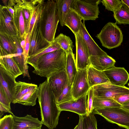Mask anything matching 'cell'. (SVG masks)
Wrapping results in <instances>:
<instances>
[{
    "mask_svg": "<svg viewBox=\"0 0 129 129\" xmlns=\"http://www.w3.org/2000/svg\"><path fill=\"white\" fill-rule=\"evenodd\" d=\"M38 98L41 110V121L49 129H53L58 125L61 112L55 96L47 79L40 84Z\"/></svg>",
    "mask_w": 129,
    "mask_h": 129,
    "instance_id": "obj_1",
    "label": "cell"
},
{
    "mask_svg": "<svg viewBox=\"0 0 129 129\" xmlns=\"http://www.w3.org/2000/svg\"><path fill=\"white\" fill-rule=\"evenodd\" d=\"M66 59L67 54L61 49L47 53L39 58L33 72L47 78L65 68Z\"/></svg>",
    "mask_w": 129,
    "mask_h": 129,
    "instance_id": "obj_2",
    "label": "cell"
},
{
    "mask_svg": "<svg viewBox=\"0 0 129 129\" xmlns=\"http://www.w3.org/2000/svg\"><path fill=\"white\" fill-rule=\"evenodd\" d=\"M40 21L43 35L49 42L52 43L55 39L59 22L55 0H48L45 2Z\"/></svg>",
    "mask_w": 129,
    "mask_h": 129,
    "instance_id": "obj_3",
    "label": "cell"
},
{
    "mask_svg": "<svg viewBox=\"0 0 129 129\" xmlns=\"http://www.w3.org/2000/svg\"><path fill=\"white\" fill-rule=\"evenodd\" d=\"M96 37L99 40L103 46L110 49L121 45L123 36L121 30L116 23L109 22Z\"/></svg>",
    "mask_w": 129,
    "mask_h": 129,
    "instance_id": "obj_4",
    "label": "cell"
},
{
    "mask_svg": "<svg viewBox=\"0 0 129 129\" xmlns=\"http://www.w3.org/2000/svg\"><path fill=\"white\" fill-rule=\"evenodd\" d=\"M92 112L100 115L109 122L129 129V111L121 107L94 109Z\"/></svg>",
    "mask_w": 129,
    "mask_h": 129,
    "instance_id": "obj_5",
    "label": "cell"
},
{
    "mask_svg": "<svg viewBox=\"0 0 129 129\" xmlns=\"http://www.w3.org/2000/svg\"><path fill=\"white\" fill-rule=\"evenodd\" d=\"M100 0H74L72 8L84 21L95 20L98 18Z\"/></svg>",
    "mask_w": 129,
    "mask_h": 129,
    "instance_id": "obj_6",
    "label": "cell"
},
{
    "mask_svg": "<svg viewBox=\"0 0 129 129\" xmlns=\"http://www.w3.org/2000/svg\"><path fill=\"white\" fill-rule=\"evenodd\" d=\"M40 17L36 22L31 33L29 56L44 49L51 43L43 35L40 24Z\"/></svg>",
    "mask_w": 129,
    "mask_h": 129,
    "instance_id": "obj_7",
    "label": "cell"
},
{
    "mask_svg": "<svg viewBox=\"0 0 129 129\" xmlns=\"http://www.w3.org/2000/svg\"><path fill=\"white\" fill-rule=\"evenodd\" d=\"M93 87L94 96L103 98L113 99L115 97L129 94V88L105 83Z\"/></svg>",
    "mask_w": 129,
    "mask_h": 129,
    "instance_id": "obj_8",
    "label": "cell"
},
{
    "mask_svg": "<svg viewBox=\"0 0 129 129\" xmlns=\"http://www.w3.org/2000/svg\"><path fill=\"white\" fill-rule=\"evenodd\" d=\"M76 39V56L75 60L77 69H83L90 66V57L86 43L79 34L75 35Z\"/></svg>",
    "mask_w": 129,
    "mask_h": 129,
    "instance_id": "obj_9",
    "label": "cell"
},
{
    "mask_svg": "<svg viewBox=\"0 0 129 129\" xmlns=\"http://www.w3.org/2000/svg\"><path fill=\"white\" fill-rule=\"evenodd\" d=\"M90 88L87 77V68L78 70L72 85L73 99H77L83 96Z\"/></svg>",
    "mask_w": 129,
    "mask_h": 129,
    "instance_id": "obj_10",
    "label": "cell"
},
{
    "mask_svg": "<svg viewBox=\"0 0 129 129\" xmlns=\"http://www.w3.org/2000/svg\"><path fill=\"white\" fill-rule=\"evenodd\" d=\"M0 33L19 37L14 19L6 7L1 5H0Z\"/></svg>",
    "mask_w": 129,
    "mask_h": 129,
    "instance_id": "obj_11",
    "label": "cell"
},
{
    "mask_svg": "<svg viewBox=\"0 0 129 129\" xmlns=\"http://www.w3.org/2000/svg\"><path fill=\"white\" fill-rule=\"evenodd\" d=\"M87 93L77 99H73L67 102L58 104L61 111H66L73 112L79 115H87L86 98Z\"/></svg>",
    "mask_w": 129,
    "mask_h": 129,
    "instance_id": "obj_12",
    "label": "cell"
},
{
    "mask_svg": "<svg viewBox=\"0 0 129 129\" xmlns=\"http://www.w3.org/2000/svg\"><path fill=\"white\" fill-rule=\"evenodd\" d=\"M15 79L0 66V87L11 103H12L14 100Z\"/></svg>",
    "mask_w": 129,
    "mask_h": 129,
    "instance_id": "obj_13",
    "label": "cell"
},
{
    "mask_svg": "<svg viewBox=\"0 0 129 129\" xmlns=\"http://www.w3.org/2000/svg\"><path fill=\"white\" fill-rule=\"evenodd\" d=\"M68 80L65 68L47 78L56 101L61 94Z\"/></svg>",
    "mask_w": 129,
    "mask_h": 129,
    "instance_id": "obj_14",
    "label": "cell"
},
{
    "mask_svg": "<svg viewBox=\"0 0 129 129\" xmlns=\"http://www.w3.org/2000/svg\"><path fill=\"white\" fill-rule=\"evenodd\" d=\"M112 84L124 87L129 79V74L123 67L114 66L107 70L103 71Z\"/></svg>",
    "mask_w": 129,
    "mask_h": 129,
    "instance_id": "obj_15",
    "label": "cell"
},
{
    "mask_svg": "<svg viewBox=\"0 0 129 129\" xmlns=\"http://www.w3.org/2000/svg\"><path fill=\"white\" fill-rule=\"evenodd\" d=\"M79 33L82 37L87 46L90 56L108 55L97 45L89 34L85 27L84 21L81 23Z\"/></svg>",
    "mask_w": 129,
    "mask_h": 129,
    "instance_id": "obj_16",
    "label": "cell"
},
{
    "mask_svg": "<svg viewBox=\"0 0 129 129\" xmlns=\"http://www.w3.org/2000/svg\"><path fill=\"white\" fill-rule=\"evenodd\" d=\"M13 116L14 120L13 129H36L41 128L43 124L38 118L30 115H27L23 117L14 115Z\"/></svg>",
    "mask_w": 129,
    "mask_h": 129,
    "instance_id": "obj_17",
    "label": "cell"
},
{
    "mask_svg": "<svg viewBox=\"0 0 129 129\" xmlns=\"http://www.w3.org/2000/svg\"><path fill=\"white\" fill-rule=\"evenodd\" d=\"M90 66L101 71L109 69L114 66L115 59L108 55L91 56L89 58Z\"/></svg>",
    "mask_w": 129,
    "mask_h": 129,
    "instance_id": "obj_18",
    "label": "cell"
},
{
    "mask_svg": "<svg viewBox=\"0 0 129 129\" xmlns=\"http://www.w3.org/2000/svg\"><path fill=\"white\" fill-rule=\"evenodd\" d=\"M87 77L90 87L105 83H110L103 71L98 70L91 66L87 68Z\"/></svg>",
    "mask_w": 129,
    "mask_h": 129,
    "instance_id": "obj_19",
    "label": "cell"
},
{
    "mask_svg": "<svg viewBox=\"0 0 129 129\" xmlns=\"http://www.w3.org/2000/svg\"><path fill=\"white\" fill-rule=\"evenodd\" d=\"M82 20L81 17L72 8L65 18L64 26L68 27L75 35L79 33Z\"/></svg>",
    "mask_w": 129,
    "mask_h": 129,
    "instance_id": "obj_20",
    "label": "cell"
},
{
    "mask_svg": "<svg viewBox=\"0 0 129 129\" xmlns=\"http://www.w3.org/2000/svg\"><path fill=\"white\" fill-rule=\"evenodd\" d=\"M9 54L0 56V66L16 79L19 76L23 74V73L13 58Z\"/></svg>",
    "mask_w": 129,
    "mask_h": 129,
    "instance_id": "obj_21",
    "label": "cell"
},
{
    "mask_svg": "<svg viewBox=\"0 0 129 129\" xmlns=\"http://www.w3.org/2000/svg\"><path fill=\"white\" fill-rule=\"evenodd\" d=\"M13 7L15 11V22L19 38L20 40H22L27 34L25 32V23L22 8L18 3H17Z\"/></svg>",
    "mask_w": 129,
    "mask_h": 129,
    "instance_id": "obj_22",
    "label": "cell"
},
{
    "mask_svg": "<svg viewBox=\"0 0 129 129\" xmlns=\"http://www.w3.org/2000/svg\"><path fill=\"white\" fill-rule=\"evenodd\" d=\"M74 1V0H55L59 22L61 26H64L65 18L72 8Z\"/></svg>",
    "mask_w": 129,
    "mask_h": 129,
    "instance_id": "obj_23",
    "label": "cell"
},
{
    "mask_svg": "<svg viewBox=\"0 0 129 129\" xmlns=\"http://www.w3.org/2000/svg\"><path fill=\"white\" fill-rule=\"evenodd\" d=\"M73 49H71L67 53L65 69L68 81L72 84L77 72L74 54Z\"/></svg>",
    "mask_w": 129,
    "mask_h": 129,
    "instance_id": "obj_24",
    "label": "cell"
},
{
    "mask_svg": "<svg viewBox=\"0 0 129 129\" xmlns=\"http://www.w3.org/2000/svg\"><path fill=\"white\" fill-rule=\"evenodd\" d=\"M38 87L37 85L24 82L16 81L15 86L14 100L12 103L16 101L24 95Z\"/></svg>",
    "mask_w": 129,
    "mask_h": 129,
    "instance_id": "obj_25",
    "label": "cell"
},
{
    "mask_svg": "<svg viewBox=\"0 0 129 129\" xmlns=\"http://www.w3.org/2000/svg\"><path fill=\"white\" fill-rule=\"evenodd\" d=\"M61 49L59 45L54 41L46 49L29 56L27 63L34 67L38 59L41 56L48 53Z\"/></svg>",
    "mask_w": 129,
    "mask_h": 129,
    "instance_id": "obj_26",
    "label": "cell"
},
{
    "mask_svg": "<svg viewBox=\"0 0 129 129\" xmlns=\"http://www.w3.org/2000/svg\"><path fill=\"white\" fill-rule=\"evenodd\" d=\"M121 106L113 99L103 98L94 96L93 103V110L107 108L121 107Z\"/></svg>",
    "mask_w": 129,
    "mask_h": 129,
    "instance_id": "obj_27",
    "label": "cell"
},
{
    "mask_svg": "<svg viewBox=\"0 0 129 129\" xmlns=\"http://www.w3.org/2000/svg\"><path fill=\"white\" fill-rule=\"evenodd\" d=\"M19 5L22 8L25 23V32L27 34L28 33L29 27L35 6L27 0L22 1Z\"/></svg>",
    "mask_w": 129,
    "mask_h": 129,
    "instance_id": "obj_28",
    "label": "cell"
},
{
    "mask_svg": "<svg viewBox=\"0 0 129 129\" xmlns=\"http://www.w3.org/2000/svg\"><path fill=\"white\" fill-rule=\"evenodd\" d=\"M39 92L38 86L26 93L17 101L15 103H18L24 105H35L38 98Z\"/></svg>",
    "mask_w": 129,
    "mask_h": 129,
    "instance_id": "obj_29",
    "label": "cell"
},
{
    "mask_svg": "<svg viewBox=\"0 0 129 129\" xmlns=\"http://www.w3.org/2000/svg\"><path fill=\"white\" fill-rule=\"evenodd\" d=\"M0 46L9 54H12L16 52V45L11 36L0 33Z\"/></svg>",
    "mask_w": 129,
    "mask_h": 129,
    "instance_id": "obj_30",
    "label": "cell"
},
{
    "mask_svg": "<svg viewBox=\"0 0 129 129\" xmlns=\"http://www.w3.org/2000/svg\"><path fill=\"white\" fill-rule=\"evenodd\" d=\"M113 16L117 24H129V8L125 4L122 3L121 8Z\"/></svg>",
    "mask_w": 129,
    "mask_h": 129,
    "instance_id": "obj_31",
    "label": "cell"
},
{
    "mask_svg": "<svg viewBox=\"0 0 129 129\" xmlns=\"http://www.w3.org/2000/svg\"><path fill=\"white\" fill-rule=\"evenodd\" d=\"M60 46L61 48L63 50L66 54L71 50L73 49L74 46L73 42L69 36L60 33L54 40Z\"/></svg>",
    "mask_w": 129,
    "mask_h": 129,
    "instance_id": "obj_32",
    "label": "cell"
},
{
    "mask_svg": "<svg viewBox=\"0 0 129 129\" xmlns=\"http://www.w3.org/2000/svg\"><path fill=\"white\" fill-rule=\"evenodd\" d=\"M72 85L67 80L61 94L56 101L57 104L64 103L73 99L72 94Z\"/></svg>",
    "mask_w": 129,
    "mask_h": 129,
    "instance_id": "obj_33",
    "label": "cell"
},
{
    "mask_svg": "<svg viewBox=\"0 0 129 129\" xmlns=\"http://www.w3.org/2000/svg\"><path fill=\"white\" fill-rule=\"evenodd\" d=\"M83 116V129H98L97 120L92 112Z\"/></svg>",
    "mask_w": 129,
    "mask_h": 129,
    "instance_id": "obj_34",
    "label": "cell"
},
{
    "mask_svg": "<svg viewBox=\"0 0 129 129\" xmlns=\"http://www.w3.org/2000/svg\"><path fill=\"white\" fill-rule=\"evenodd\" d=\"M45 2L36 5L34 9L33 13L30 22L28 33H31L34 24L40 17Z\"/></svg>",
    "mask_w": 129,
    "mask_h": 129,
    "instance_id": "obj_35",
    "label": "cell"
},
{
    "mask_svg": "<svg viewBox=\"0 0 129 129\" xmlns=\"http://www.w3.org/2000/svg\"><path fill=\"white\" fill-rule=\"evenodd\" d=\"M101 2L106 9L113 12L114 14L119 10L122 6V2L120 0H103Z\"/></svg>",
    "mask_w": 129,
    "mask_h": 129,
    "instance_id": "obj_36",
    "label": "cell"
},
{
    "mask_svg": "<svg viewBox=\"0 0 129 129\" xmlns=\"http://www.w3.org/2000/svg\"><path fill=\"white\" fill-rule=\"evenodd\" d=\"M14 123L13 115H6L0 120V129H13Z\"/></svg>",
    "mask_w": 129,
    "mask_h": 129,
    "instance_id": "obj_37",
    "label": "cell"
},
{
    "mask_svg": "<svg viewBox=\"0 0 129 129\" xmlns=\"http://www.w3.org/2000/svg\"><path fill=\"white\" fill-rule=\"evenodd\" d=\"M12 57L17 64L21 71L23 73L24 66V57L23 53H15L9 54Z\"/></svg>",
    "mask_w": 129,
    "mask_h": 129,
    "instance_id": "obj_38",
    "label": "cell"
},
{
    "mask_svg": "<svg viewBox=\"0 0 129 129\" xmlns=\"http://www.w3.org/2000/svg\"><path fill=\"white\" fill-rule=\"evenodd\" d=\"M87 110L88 115L93 112V103L94 95L93 87H91L87 93Z\"/></svg>",
    "mask_w": 129,
    "mask_h": 129,
    "instance_id": "obj_39",
    "label": "cell"
},
{
    "mask_svg": "<svg viewBox=\"0 0 129 129\" xmlns=\"http://www.w3.org/2000/svg\"><path fill=\"white\" fill-rule=\"evenodd\" d=\"M0 103L7 108L11 110L10 103L8 100L5 93L0 87Z\"/></svg>",
    "mask_w": 129,
    "mask_h": 129,
    "instance_id": "obj_40",
    "label": "cell"
},
{
    "mask_svg": "<svg viewBox=\"0 0 129 129\" xmlns=\"http://www.w3.org/2000/svg\"><path fill=\"white\" fill-rule=\"evenodd\" d=\"M113 99L122 105L123 104L129 101V94L120 95L114 97Z\"/></svg>",
    "mask_w": 129,
    "mask_h": 129,
    "instance_id": "obj_41",
    "label": "cell"
},
{
    "mask_svg": "<svg viewBox=\"0 0 129 129\" xmlns=\"http://www.w3.org/2000/svg\"><path fill=\"white\" fill-rule=\"evenodd\" d=\"M11 110L9 109L4 106L2 104L0 103V117L1 118L3 115L6 112H8L14 115Z\"/></svg>",
    "mask_w": 129,
    "mask_h": 129,
    "instance_id": "obj_42",
    "label": "cell"
},
{
    "mask_svg": "<svg viewBox=\"0 0 129 129\" xmlns=\"http://www.w3.org/2000/svg\"><path fill=\"white\" fill-rule=\"evenodd\" d=\"M79 120L78 124L74 129H83V116L79 115Z\"/></svg>",
    "mask_w": 129,
    "mask_h": 129,
    "instance_id": "obj_43",
    "label": "cell"
},
{
    "mask_svg": "<svg viewBox=\"0 0 129 129\" xmlns=\"http://www.w3.org/2000/svg\"><path fill=\"white\" fill-rule=\"evenodd\" d=\"M6 7L9 13L14 20L15 11L14 7L8 6Z\"/></svg>",
    "mask_w": 129,
    "mask_h": 129,
    "instance_id": "obj_44",
    "label": "cell"
},
{
    "mask_svg": "<svg viewBox=\"0 0 129 129\" xmlns=\"http://www.w3.org/2000/svg\"><path fill=\"white\" fill-rule=\"evenodd\" d=\"M27 34H26L24 36L22 40H20V45L23 49V52L26 46V38Z\"/></svg>",
    "mask_w": 129,
    "mask_h": 129,
    "instance_id": "obj_45",
    "label": "cell"
},
{
    "mask_svg": "<svg viewBox=\"0 0 129 129\" xmlns=\"http://www.w3.org/2000/svg\"><path fill=\"white\" fill-rule=\"evenodd\" d=\"M121 107L129 111V101L123 104Z\"/></svg>",
    "mask_w": 129,
    "mask_h": 129,
    "instance_id": "obj_46",
    "label": "cell"
},
{
    "mask_svg": "<svg viewBox=\"0 0 129 129\" xmlns=\"http://www.w3.org/2000/svg\"><path fill=\"white\" fill-rule=\"evenodd\" d=\"M122 2L126 5L129 8V0H121Z\"/></svg>",
    "mask_w": 129,
    "mask_h": 129,
    "instance_id": "obj_47",
    "label": "cell"
},
{
    "mask_svg": "<svg viewBox=\"0 0 129 129\" xmlns=\"http://www.w3.org/2000/svg\"><path fill=\"white\" fill-rule=\"evenodd\" d=\"M8 1L7 0H2L3 3L4 5V6L7 7L8 6Z\"/></svg>",
    "mask_w": 129,
    "mask_h": 129,
    "instance_id": "obj_48",
    "label": "cell"
},
{
    "mask_svg": "<svg viewBox=\"0 0 129 129\" xmlns=\"http://www.w3.org/2000/svg\"><path fill=\"white\" fill-rule=\"evenodd\" d=\"M128 86H129V83H128Z\"/></svg>",
    "mask_w": 129,
    "mask_h": 129,
    "instance_id": "obj_49",
    "label": "cell"
},
{
    "mask_svg": "<svg viewBox=\"0 0 129 129\" xmlns=\"http://www.w3.org/2000/svg\"><path fill=\"white\" fill-rule=\"evenodd\" d=\"M41 129V128H37V129Z\"/></svg>",
    "mask_w": 129,
    "mask_h": 129,
    "instance_id": "obj_50",
    "label": "cell"
}]
</instances>
